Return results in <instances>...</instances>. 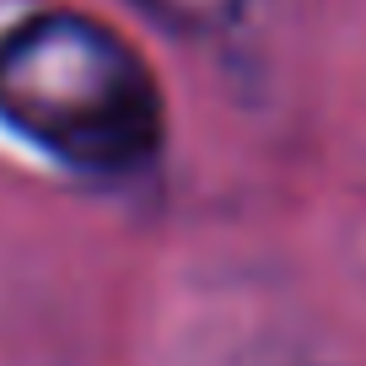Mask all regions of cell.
Listing matches in <instances>:
<instances>
[{
    "label": "cell",
    "instance_id": "6da1fadb",
    "mask_svg": "<svg viewBox=\"0 0 366 366\" xmlns=\"http://www.w3.org/2000/svg\"><path fill=\"white\" fill-rule=\"evenodd\" d=\"M0 119L76 172H129L162 146L157 76L81 11H33L0 33Z\"/></svg>",
    "mask_w": 366,
    "mask_h": 366
},
{
    "label": "cell",
    "instance_id": "7a4b0ae2",
    "mask_svg": "<svg viewBox=\"0 0 366 366\" xmlns=\"http://www.w3.org/2000/svg\"><path fill=\"white\" fill-rule=\"evenodd\" d=\"M135 6L167 27H183V33H216V27L237 22L242 11V0H135Z\"/></svg>",
    "mask_w": 366,
    "mask_h": 366
}]
</instances>
